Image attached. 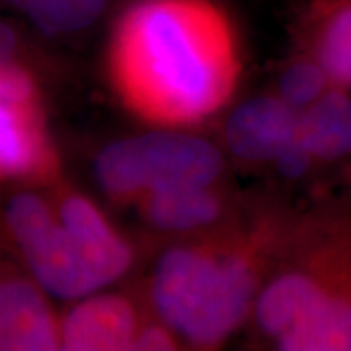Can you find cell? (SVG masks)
I'll use <instances>...</instances> for the list:
<instances>
[{
  "mask_svg": "<svg viewBox=\"0 0 351 351\" xmlns=\"http://www.w3.org/2000/svg\"><path fill=\"white\" fill-rule=\"evenodd\" d=\"M104 64L113 96L135 119L193 129L230 106L242 43L219 0H127L110 25Z\"/></svg>",
  "mask_w": 351,
  "mask_h": 351,
  "instance_id": "obj_1",
  "label": "cell"
},
{
  "mask_svg": "<svg viewBox=\"0 0 351 351\" xmlns=\"http://www.w3.org/2000/svg\"><path fill=\"white\" fill-rule=\"evenodd\" d=\"M295 217L271 195H248L223 225L162 244L143 287L152 311L174 328L186 350H221L248 326Z\"/></svg>",
  "mask_w": 351,
  "mask_h": 351,
  "instance_id": "obj_2",
  "label": "cell"
},
{
  "mask_svg": "<svg viewBox=\"0 0 351 351\" xmlns=\"http://www.w3.org/2000/svg\"><path fill=\"white\" fill-rule=\"evenodd\" d=\"M248 326L274 350L351 351V213H297Z\"/></svg>",
  "mask_w": 351,
  "mask_h": 351,
  "instance_id": "obj_3",
  "label": "cell"
},
{
  "mask_svg": "<svg viewBox=\"0 0 351 351\" xmlns=\"http://www.w3.org/2000/svg\"><path fill=\"white\" fill-rule=\"evenodd\" d=\"M94 182L106 199L133 209L152 191L226 182V154L213 138L178 127H151L96 152Z\"/></svg>",
  "mask_w": 351,
  "mask_h": 351,
  "instance_id": "obj_4",
  "label": "cell"
},
{
  "mask_svg": "<svg viewBox=\"0 0 351 351\" xmlns=\"http://www.w3.org/2000/svg\"><path fill=\"white\" fill-rule=\"evenodd\" d=\"M0 252L20 263L53 299L71 302L104 289L61 223L47 188L4 189Z\"/></svg>",
  "mask_w": 351,
  "mask_h": 351,
  "instance_id": "obj_5",
  "label": "cell"
},
{
  "mask_svg": "<svg viewBox=\"0 0 351 351\" xmlns=\"http://www.w3.org/2000/svg\"><path fill=\"white\" fill-rule=\"evenodd\" d=\"M63 176L61 152L32 64L0 69V189L47 188Z\"/></svg>",
  "mask_w": 351,
  "mask_h": 351,
  "instance_id": "obj_6",
  "label": "cell"
},
{
  "mask_svg": "<svg viewBox=\"0 0 351 351\" xmlns=\"http://www.w3.org/2000/svg\"><path fill=\"white\" fill-rule=\"evenodd\" d=\"M145 287L98 289L69 302L59 313L63 351H133V343L151 313Z\"/></svg>",
  "mask_w": 351,
  "mask_h": 351,
  "instance_id": "obj_7",
  "label": "cell"
},
{
  "mask_svg": "<svg viewBox=\"0 0 351 351\" xmlns=\"http://www.w3.org/2000/svg\"><path fill=\"white\" fill-rule=\"evenodd\" d=\"M47 191L61 223L104 287H112L135 271L137 242L129 239L96 201L64 176L47 186Z\"/></svg>",
  "mask_w": 351,
  "mask_h": 351,
  "instance_id": "obj_8",
  "label": "cell"
},
{
  "mask_svg": "<svg viewBox=\"0 0 351 351\" xmlns=\"http://www.w3.org/2000/svg\"><path fill=\"white\" fill-rule=\"evenodd\" d=\"M246 197L226 182L152 191L133 207L147 234L162 244L191 239L223 225L240 211Z\"/></svg>",
  "mask_w": 351,
  "mask_h": 351,
  "instance_id": "obj_9",
  "label": "cell"
},
{
  "mask_svg": "<svg viewBox=\"0 0 351 351\" xmlns=\"http://www.w3.org/2000/svg\"><path fill=\"white\" fill-rule=\"evenodd\" d=\"M61 350L53 297L0 252V351Z\"/></svg>",
  "mask_w": 351,
  "mask_h": 351,
  "instance_id": "obj_10",
  "label": "cell"
},
{
  "mask_svg": "<svg viewBox=\"0 0 351 351\" xmlns=\"http://www.w3.org/2000/svg\"><path fill=\"white\" fill-rule=\"evenodd\" d=\"M297 133L299 112L274 92L252 96L226 113L219 145L234 162L262 168L276 162Z\"/></svg>",
  "mask_w": 351,
  "mask_h": 351,
  "instance_id": "obj_11",
  "label": "cell"
},
{
  "mask_svg": "<svg viewBox=\"0 0 351 351\" xmlns=\"http://www.w3.org/2000/svg\"><path fill=\"white\" fill-rule=\"evenodd\" d=\"M295 39L301 53L322 64L332 84L351 90V0H311Z\"/></svg>",
  "mask_w": 351,
  "mask_h": 351,
  "instance_id": "obj_12",
  "label": "cell"
},
{
  "mask_svg": "<svg viewBox=\"0 0 351 351\" xmlns=\"http://www.w3.org/2000/svg\"><path fill=\"white\" fill-rule=\"evenodd\" d=\"M299 138L318 164L341 162L351 156V94L334 86L313 106L299 112Z\"/></svg>",
  "mask_w": 351,
  "mask_h": 351,
  "instance_id": "obj_13",
  "label": "cell"
},
{
  "mask_svg": "<svg viewBox=\"0 0 351 351\" xmlns=\"http://www.w3.org/2000/svg\"><path fill=\"white\" fill-rule=\"evenodd\" d=\"M113 0H0L47 38H71L104 20Z\"/></svg>",
  "mask_w": 351,
  "mask_h": 351,
  "instance_id": "obj_14",
  "label": "cell"
},
{
  "mask_svg": "<svg viewBox=\"0 0 351 351\" xmlns=\"http://www.w3.org/2000/svg\"><path fill=\"white\" fill-rule=\"evenodd\" d=\"M334 86L322 64L297 51L277 76L276 94L293 110L302 112Z\"/></svg>",
  "mask_w": 351,
  "mask_h": 351,
  "instance_id": "obj_15",
  "label": "cell"
},
{
  "mask_svg": "<svg viewBox=\"0 0 351 351\" xmlns=\"http://www.w3.org/2000/svg\"><path fill=\"white\" fill-rule=\"evenodd\" d=\"M186 350L182 338L178 336L174 328L158 314L151 311L147 314L143 326L138 330L133 351H178Z\"/></svg>",
  "mask_w": 351,
  "mask_h": 351,
  "instance_id": "obj_16",
  "label": "cell"
},
{
  "mask_svg": "<svg viewBox=\"0 0 351 351\" xmlns=\"http://www.w3.org/2000/svg\"><path fill=\"white\" fill-rule=\"evenodd\" d=\"M316 166H318V162L314 160L311 151L302 145V141L297 135V138L277 156L276 162L269 168H274L276 174L285 182H301L306 176L313 174Z\"/></svg>",
  "mask_w": 351,
  "mask_h": 351,
  "instance_id": "obj_17",
  "label": "cell"
},
{
  "mask_svg": "<svg viewBox=\"0 0 351 351\" xmlns=\"http://www.w3.org/2000/svg\"><path fill=\"white\" fill-rule=\"evenodd\" d=\"M14 64H29L24 38L12 24L0 20V69Z\"/></svg>",
  "mask_w": 351,
  "mask_h": 351,
  "instance_id": "obj_18",
  "label": "cell"
}]
</instances>
